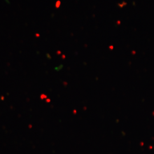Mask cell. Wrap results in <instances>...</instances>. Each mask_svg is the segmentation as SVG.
I'll use <instances>...</instances> for the list:
<instances>
[{"mask_svg": "<svg viewBox=\"0 0 154 154\" xmlns=\"http://www.w3.org/2000/svg\"><path fill=\"white\" fill-rule=\"evenodd\" d=\"M124 4H126V2H123L122 4H119V6L121 8H123V6L126 5H124Z\"/></svg>", "mask_w": 154, "mask_h": 154, "instance_id": "2", "label": "cell"}, {"mask_svg": "<svg viewBox=\"0 0 154 154\" xmlns=\"http://www.w3.org/2000/svg\"><path fill=\"white\" fill-rule=\"evenodd\" d=\"M118 24H120V23H121L120 21H118Z\"/></svg>", "mask_w": 154, "mask_h": 154, "instance_id": "3", "label": "cell"}, {"mask_svg": "<svg viewBox=\"0 0 154 154\" xmlns=\"http://www.w3.org/2000/svg\"><path fill=\"white\" fill-rule=\"evenodd\" d=\"M60 4H61L60 1H57V2L56 7H57V8H58V7L60 6Z\"/></svg>", "mask_w": 154, "mask_h": 154, "instance_id": "1", "label": "cell"}]
</instances>
